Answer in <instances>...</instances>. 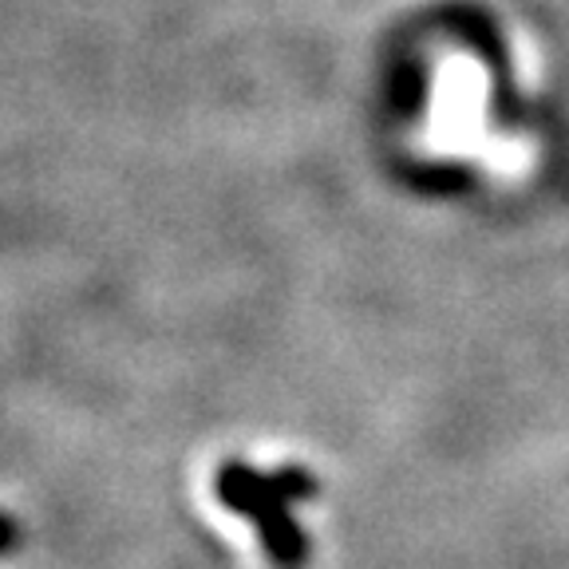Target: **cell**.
Returning a JSON list of instances; mask_svg holds the SVG:
<instances>
[{
    "label": "cell",
    "mask_w": 569,
    "mask_h": 569,
    "mask_svg": "<svg viewBox=\"0 0 569 569\" xmlns=\"http://www.w3.org/2000/svg\"><path fill=\"white\" fill-rule=\"evenodd\" d=\"M317 490L320 482L305 475L301 467L261 475L246 462H226L213 475V495L222 498L233 515H246L249 522H258L261 546H266L269 561L277 569H301L305 558H309L305 533L289 518V507L301 498H312Z\"/></svg>",
    "instance_id": "7a4b0ae2"
},
{
    "label": "cell",
    "mask_w": 569,
    "mask_h": 569,
    "mask_svg": "<svg viewBox=\"0 0 569 569\" xmlns=\"http://www.w3.org/2000/svg\"><path fill=\"white\" fill-rule=\"evenodd\" d=\"M487 68L471 56H447L436 68V91L427 111L423 147L443 159H482L507 174L518 170L530 151L518 139H490L487 131Z\"/></svg>",
    "instance_id": "6da1fadb"
},
{
    "label": "cell",
    "mask_w": 569,
    "mask_h": 569,
    "mask_svg": "<svg viewBox=\"0 0 569 569\" xmlns=\"http://www.w3.org/2000/svg\"><path fill=\"white\" fill-rule=\"evenodd\" d=\"M20 550V526L17 518L0 515V558H9V553Z\"/></svg>",
    "instance_id": "3957f363"
}]
</instances>
